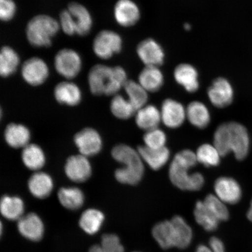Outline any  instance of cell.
Here are the masks:
<instances>
[{"instance_id":"1","label":"cell","mask_w":252,"mask_h":252,"mask_svg":"<svg viewBox=\"0 0 252 252\" xmlns=\"http://www.w3.org/2000/svg\"><path fill=\"white\" fill-rule=\"evenodd\" d=\"M88 80L91 93L97 96H115L128 81L127 73L121 66L100 64L91 68Z\"/></svg>"},{"instance_id":"2","label":"cell","mask_w":252,"mask_h":252,"mask_svg":"<svg viewBox=\"0 0 252 252\" xmlns=\"http://www.w3.org/2000/svg\"><path fill=\"white\" fill-rule=\"evenodd\" d=\"M112 156L116 161L124 164L122 168L116 169V180L121 184L135 185L139 183L144 173L143 160L138 151L125 144L113 148Z\"/></svg>"},{"instance_id":"3","label":"cell","mask_w":252,"mask_h":252,"mask_svg":"<svg viewBox=\"0 0 252 252\" xmlns=\"http://www.w3.org/2000/svg\"><path fill=\"white\" fill-rule=\"evenodd\" d=\"M60 23L55 18L47 15H39L32 18L26 28L28 42L36 47H48L58 33Z\"/></svg>"},{"instance_id":"4","label":"cell","mask_w":252,"mask_h":252,"mask_svg":"<svg viewBox=\"0 0 252 252\" xmlns=\"http://www.w3.org/2000/svg\"><path fill=\"white\" fill-rule=\"evenodd\" d=\"M190 167L173 160L169 169L170 180L176 187L183 190L198 191L203 188L204 178L201 173H190Z\"/></svg>"},{"instance_id":"5","label":"cell","mask_w":252,"mask_h":252,"mask_svg":"<svg viewBox=\"0 0 252 252\" xmlns=\"http://www.w3.org/2000/svg\"><path fill=\"white\" fill-rule=\"evenodd\" d=\"M123 40L115 32L103 30L97 33L93 42L94 54L103 60L109 59L121 52Z\"/></svg>"},{"instance_id":"6","label":"cell","mask_w":252,"mask_h":252,"mask_svg":"<svg viewBox=\"0 0 252 252\" xmlns=\"http://www.w3.org/2000/svg\"><path fill=\"white\" fill-rule=\"evenodd\" d=\"M228 146L230 153L236 159L242 160L247 157L250 149V137L247 129L239 123H228Z\"/></svg>"},{"instance_id":"7","label":"cell","mask_w":252,"mask_h":252,"mask_svg":"<svg viewBox=\"0 0 252 252\" xmlns=\"http://www.w3.org/2000/svg\"><path fill=\"white\" fill-rule=\"evenodd\" d=\"M56 70L61 76L71 80L77 76L82 68L79 53L71 49H63L57 53L54 61Z\"/></svg>"},{"instance_id":"8","label":"cell","mask_w":252,"mask_h":252,"mask_svg":"<svg viewBox=\"0 0 252 252\" xmlns=\"http://www.w3.org/2000/svg\"><path fill=\"white\" fill-rule=\"evenodd\" d=\"M21 75L30 86H39L48 78L49 68L43 59L33 57L25 61L22 66Z\"/></svg>"},{"instance_id":"9","label":"cell","mask_w":252,"mask_h":252,"mask_svg":"<svg viewBox=\"0 0 252 252\" xmlns=\"http://www.w3.org/2000/svg\"><path fill=\"white\" fill-rule=\"evenodd\" d=\"M207 94L214 106L224 108L231 105L234 100V88L227 79L217 78L208 89Z\"/></svg>"},{"instance_id":"10","label":"cell","mask_w":252,"mask_h":252,"mask_svg":"<svg viewBox=\"0 0 252 252\" xmlns=\"http://www.w3.org/2000/svg\"><path fill=\"white\" fill-rule=\"evenodd\" d=\"M74 142L81 155L87 157L96 155L102 147L101 137L92 128H84L78 132L75 135Z\"/></svg>"},{"instance_id":"11","label":"cell","mask_w":252,"mask_h":252,"mask_svg":"<svg viewBox=\"0 0 252 252\" xmlns=\"http://www.w3.org/2000/svg\"><path fill=\"white\" fill-rule=\"evenodd\" d=\"M137 53L138 58L146 66L159 67L164 62V50L153 39L142 41L137 46Z\"/></svg>"},{"instance_id":"12","label":"cell","mask_w":252,"mask_h":252,"mask_svg":"<svg viewBox=\"0 0 252 252\" xmlns=\"http://www.w3.org/2000/svg\"><path fill=\"white\" fill-rule=\"evenodd\" d=\"M65 172L71 181L81 183L90 178L92 167L88 157L80 154L69 158L65 163Z\"/></svg>"},{"instance_id":"13","label":"cell","mask_w":252,"mask_h":252,"mask_svg":"<svg viewBox=\"0 0 252 252\" xmlns=\"http://www.w3.org/2000/svg\"><path fill=\"white\" fill-rule=\"evenodd\" d=\"M160 115L163 124L169 128H178L184 124L187 118V109L182 103L172 99L163 102Z\"/></svg>"},{"instance_id":"14","label":"cell","mask_w":252,"mask_h":252,"mask_svg":"<svg viewBox=\"0 0 252 252\" xmlns=\"http://www.w3.org/2000/svg\"><path fill=\"white\" fill-rule=\"evenodd\" d=\"M216 195L223 203L235 204L241 200L242 192L241 186L234 179L220 177L214 184Z\"/></svg>"},{"instance_id":"15","label":"cell","mask_w":252,"mask_h":252,"mask_svg":"<svg viewBox=\"0 0 252 252\" xmlns=\"http://www.w3.org/2000/svg\"><path fill=\"white\" fill-rule=\"evenodd\" d=\"M154 239L163 250L178 248V230L172 220L157 223L152 230Z\"/></svg>"},{"instance_id":"16","label":"cell","mask_w":252,"mask_h":252,"mask_svg":"<svg viewBox=\"0 0 252 252\" xmlns=\"http://www.w3.org/2000/svg\"><path fill=\"white\" fill-rule=\"evenodd\" d=\"M115 20L123 27H130L137 23L140 18L138 5L132 0H119L113 10Z\"/></svg>"},{"instance_id":"17","label":"cell","mask_w":252,"mask_h":252,"mask_svg":"<svg viewBox=\"0 0 252 252\" xmlns=\"http://www.w3.org/2000/svg\"><path fill=\"white\" fill-rule=\"evenodd\" d=\"M67 9L70 12L75 33L82 36L89 33L92 29L93 21L88 9L80 3L73 2L68 5Z\"/></svg>"},{"instance_id":"18","label":"cell","mask_w":252,"mask_h":252,"mask_svg":"<svg viewBox=\"0 0 252 252\" xmlns=\"http://www.w3.org/2000/svg\"><path fill=\"white\" fill-rule=\"evenodd\" d=\"M18 229L22 236L28 240L38 242L44 234V225L38 215L31 213L18 220Z\"/></svg>"},{"instance_id":"19","label":"cell","mask_w":252,"mask_h":252,"mask_svg":"<svg viewBox=\"0 0 252 252\" xmlns=\"http://www.w3.org/2000/svg\"><path fill=\"white\" fill-rule=\"evenodd\" d=\"M173 76L176 83L184 87L189 93H194L199 88L198 74L194 66L182 63L175 69Z\"/></svg>"},{"instance_id":"20","label":"cell","mask_w":252,"mask_h":252,"mask_svg":"<svg viewBox=\"0 0 252 252\" xmlns=\"http://www.w3.org/2000/svg\"><path fill=\"white\" fill-rule=\"evenodd\" d=\"M54 95L59 103L71 106L78 105L82 99L80 88L76 84L69 81L62 82L57 85Z\"/></svg>"},{"instance_id":"21","label":"cell","mask_w":252,"mask_h":252,"mask_svg":"<svg viewBox=\"0 0 252 252\" xmlns=\"http://www.w3.org/2000/svg\"><path fill=\"white\" fill-rule=\"evenodd\" d=\"M137 151L143 161L155 171L165 165L171 156L169 150L165 147L153 149L144 146L138 147Z\"/></svg>"},{"instance_id":"22","label":"cell","mask_w":252,"mask_h":252,"mask_svg":"<svg viewBox=\"0 0 252 252\" xmlns=\"http://www.w3.org/2000/svg\"><path fill=\"white\" fill-rule=\"evenodd\" d=\"M28 188L34 197L43 199L51 194L53 181L51 176L45 172H36L28 181Z\"/></svg>"},{"instance_id":"23","label":"cell","mask_w":252,"mask_h":252,"mask_svg":"<svg viewBox=\"0 0 252 252\" xmlns=\"http://www.w3.org/2000/svg\"><path fill=\"white\" fill-rule=\"evenodd\" d=\"M138 83L148 93H155L163 86L164 77L159 67L146 66L138 76Z\"/></svg>"},{"instance_id":"24","label":"cell","mask_w":252,"mask_h":252,"mask_svg":"<svg viewBox=\"0 0 252 252\" xmlns=\"http://www.w3.org/2000/svg\"><path fill=\"white\" fill-rule=\"evenodd\" d=\"M161 120L160 110L156 106L146 105L138 109L135 115L138 127L148 131L158 128Z\"/></svg>"},{"instance_id":"25","label":"cell","mask_w":252,"mask_h":252,"mask_svg":"<svg viewBox=\"0 0 252 252\" xmlns=\"http://www.w3.org/2000/svg\"><path fill=\"white\" fill-rule=\"evenodd\" d=\"M5 139L9 146L19 149L29 144L31 133L29 129L20 124H11L5 130Z\"/></svg>"},{"instance_id":"26","label":"cell","mask_w":252,"mask_h":252,"mask_svg":"<svg viewBox=\"0 0 252 252\" xmlns=\"http://www.w3.org/2000/svg\"><path fill=\"white\" fill-rule=\"evenodd\" d=\"M187 118L192 125L200 129L207 127L211 121L210 113L207 107L198 101L189 104L187 109Z\"/></svg>"},{"instance_id":"27","label":"cell","mask_w":252,"mask_h":252,"mask_svg":"<svg viewBox=\"0 0 252 252\" xmlns=\"http://www.w3.org/2000/svg\"><path fill=\"white\" fill-rule=\"evenodd\" d=\"M105 220L102 212L94 209H88L82 214L79 225L87 234L94 235L101 228Z\"/></svg>"},{"instance_id":"28","label":"cell","mask_w":252,"mask_h":252,"mask_svg":"<svg viewBox=\"0 0 252 252\" xmlns=\"http://www.w3.org/2000/svg\"><path fill=\"white\" fill-rule=\"evenodd\" d=\"M22 159L24 165L32 171H39L46 162L45 153L36 144H28L24 148Z\"/></svg>"},{"instance_id":"29","label":"cell","mask_w":252,"mask_h":252,"mask_svg":"<svg viewBox=\"0 0 252 252\" xmlns=\"http://www.w3.org/2000/svg\"><path fill=\"white\" fill-rule=\"evenodd\" d=\"M24 209V203L20 197L5 195L1 198L0 209L6 219L18 220L23 216Z\"/></svg>"},{"instance_id":"30","label":"cell","mask_w":252,"mask_h":252,"mask_svg":"<svg viewBox=\"0 0 252 252\" xmlns=\"http://www.w3.org/2000/svg\"><path fill=\"white\" fill-rule=\"evenodd\" d=\"M20 56L9 46H3L0 53V75L3 78L11 76L20 65Z\"/></svg>"},{"instance_id":"31","label":"cell","mask_w":252,"mask_h":252,"mask_svg":"<svg viewBox=\"0 0 252 252\" xmlns=\"http://www.w3.org/2000/svg\"><path fill=\"white\" fill-rule=\"evenodd\" d=\"M60 203L68 210H76L83 206L85 197L83 191L77 188H63L58 193Z\"/></svg>"},{"instance_id":"32","label":"cell","mask_w":252,"mask_h":252,"mask_svg":"<svg viewBox=\"0 0 252 252\" xmlns=\"http://www.w3.org/2000/svg\"><path fill=\"white\" fill-rule=\"evenodd\" d=\"M194 216L198 224L208 232H213L218 228L219 220L207 209L203 201H198L195 206Z\"/></svg>"},{"instance_id":"33","label":"cell","mask_w":252,"mask_h":252,"mask_svg":"<svg viewBox=\"0 0 252 252\" xmlns=\"http://www.w3.org/2000/svg\"><path fill=\"white\" fill-rule=\"evenodd\" d=\"M128 99L137 110L146 105L148 101V92L139 83L133 80H128L124 86Z\"/></svg>"},{"instance_id":"34","label":"cell","mask_w":252,"mask_h":252,"mask_svg":"<svg viewBox=\"0 0 252 252\" xmlns=\"http://www.w3.org/2000/svg\"><path fill=\"white\" fill-rule=\"evenodd\" d=\"M110 110L115 117L124 120L131 118L137 112L130 100L119 94L113 97L110 103Z\"/></svg>"},{"instance_id":"35","label":"cell","mask_w":252,"mask_h":252,"mask_svg":"<svg viewBox=\"0 0 252 252\" xmlns=\"http://www.w3.org/2000/svg\"><path fill=\"white\" fill-rule=\"evenodd\" d=\"M196 154L198 162L207 167L219 165L221 157L214 145L209 144L201 145Z\"/></svg>"},{"instance_id":"36","label":"cell","mask_w":252,"mask_h":252,"mask_svg":"<svg viewBox=\"0 0 252 252\" xmlns=\"http://www.w3.org/2000/svg\"><path fill=\"white\" fill-rule=\"evenodd\" d=\"M178 232V248L184 250L190 245L193 239V231L185 220L181 216H176L171 220Z\"/></svg>"},{"instance_id":"37","label":"cell","mask_w":252,"mask_h":252,"mask_svg":"<svg viewBox=\"0 0 252 252\" xmlns=\"http://www.w3.org/2000/svg\"><path fill=\"white\" fill-rule=\"evenodd\" d=\"M203 201L207 209L220 222L228 220L229 212L228 208L226 206V204L220 200L216 195L209 194Z\"/></svg>"},{"instance_id":"38","label":"cell","mask_w":252,"mask_h":252,"mask_svg":"<svg viewBox=\"0 0 252 252\" xmlns=\"http://www.w3.org/2000/svg\"><path fill=\"white\" fill-rule=\"evenodd\" d=\"M89 252H125V250L117 235L108 234L103 235L100 244L93 246Z\"/></svg>"},{"instance_id":"39","label":"cell","mask_w":252,"mask_h":252,"mask_svg":"<svg viewBox=\"0 0 252 252\" xmlns=\"http://www.w3.org/2000/svg\"><path fill=\"white\" fill-rule=\"evenodd\" d=\"M228 125L223 124L219 126L214 135V146L220 154L225 157L230 153L228 147Z\"/></svg>"},{"instance_id":"40","label":"cell","mask_w":252,"mask_h":252,"mask_svg":"<svg viewBox=\"0 0 252 252\" xmlns=\"http://www.w3.org/2000/svg\"><path fill=\"white\" fill-rule=\"evenodd\" d=\"M143 139L145 146L153 149H161L165 147L166 136L164 132L157 128L146 131Z\"/></svg>"},{"instance_id":"41","label":"cell","mask_w":252,"mask_h":252,"mask_svg":"<svg viewBox=\"0 0 252 252\" xmlns=\"http://www.w3.org/2000/svg\"><path fill=\"white\" fill-rule=\"evenodd\" d=\"M17 11V6L13 0H0V18L8 22L13 19Z\"/></svg>"},{"instance_id":"42","label":"cell","mask_w":252,"mask_h":252,"mask_svg":"<svg viewBox=\"0 0 252 252\" xmlns=\"http://www.w3.org/2000/svg\"><path fill=\"white\" fill-rule=\"evenodd\" d=\"M173 160L191 168L196 166L198 162L196 153L190 150L180 151L176 154Z\"/></svg>"},{"instance_id":"43","label":"cell","mask_w":252,"mask_h":252,"mask_svg":"<svg viewBox=\"0 0 252 252\" xmlns=\"http://www.w3.org/2000/svg\"><path fill=\"white\" fill-rule=\"evenodd\" d=\"M60 26L64 33L68 36L74 35L75 31L72 24L70 12L68 9H64L60 15Z\"/></svg>"},{"instance_id":"44","label":"cell","mask_w":252,"mask_h":252,"mask_svg":"<svg viewBox=\"0 0 252 252\" xmlns=\"http://www.w3.org/2000/svg\"><path fill=\"white\" fill-rule=\"evenodd\" d=\"M209 247L213 252H225V246L222 241L216 236L210 239Z\"/></svg>"},{"instance_id":"45","label":"cell","mask_w":252,"mask_h":252,"mask_svg":"<svg viewBox=\"0 0 252 252\" xmlns=\"http://www.w3.org/2000/svg\"><path fill=\"white\" fill-rule=\"evenodd\" d=\"M195 252H213L210 247L204 245H198Z\"/></svg>"},{"instance_id":"46","label":"cell","mask_w":252,"mask_h":252,"mask_svg":"<svg viewBox=\"0 0 252 252\" xmlns=\"http://www.w3.org/2000/svg\"><path fill=\"white\" fill-rule=\"evenodd\" d=\"M247 217L248 220L252 222V199L251 201L250 209H249L247 213Z\"/></svg>"},{"instance_id":"47","label":"cell","mask_w":252,"mask_h":252,"mask_svg":"<svg viewBox=\"0 0 252 252\" xmlns=\"http://www.w3.org/2000/svg\"><path fill=\"white\" fill-rule=\"evenodd\" d=\"M184 28L186 30H187V31H189V30H190V28H191V26L190 25H189V24H186L185 25H184Z\"/></svg>"},{"instance_id":"48","label":"cell","mask_w":252,"mask_h":252,"mask_svg":"<svg viewBox=\"0 0 252 252\" xmlns=\"http://www.w3.org/2000/svg\"></svg>"}]
</instances>
